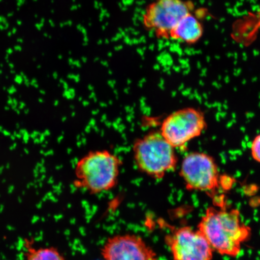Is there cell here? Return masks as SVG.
Listing matches in <instances>:
<instances>
[{
    "mask_svg": "<svg viewBox=\"0 0 260 260\" xmlns=\"http://www.w3.org/2000/svg\"><path fill=\"white\" fill-rule=\"evenodd\" d=\"M197 229L219 254L236 258L242 245L251 238L252 230L242 220L239 209L222 204L207 208Z\"/></svg>",
    "mask_w": 260,
    "mask_h": 260,
    "instance_id": "6da1fadb",
    "label": "cell"
},
{
    "mask_svg": "<svg viewBox=\"0 0 260 260\" xmlns=\"http://www.w3.org/2000/svg\"><path fill=\"white\" fill-rule=\"evenodd\" d=\"M122 161L107 150L90 151L77 162L74 169V186L91 194L113 189L118 184Z\"/></svg>",
    "mask_w": 260,
    "mask_h": 260,
    "instance_id": "7a4b0ae2",
    "label": "cell"
},
{
    "mask_svg": "<svg viewBox=\"0 0 260 260\" xmlns=\"http://www.w3.org/2000/svg\"><path fill=\"white\" fill-rule=\"evenodd\" d=\"M133 152L138 170L155 180H161L177 168L175 148L160 132H151L136 140Z\"/></svg>",
    "mask_w": 260,
    "mask_h": 260,
    "instance_id": "3957f363",
    "label": "cell"
},
{
    "mask_svg": "<svg viewBox=\"0 0 260 260\" xmlns=\"http://www.w3.org/2000/svg\"><path fill=\"white\" fill-rule=\"evenodd\" d=\"M194 9L191 0H153L145 9L142 24L156 38L169 40L175 26L185 16L194 11Z\"/></svg>",
    "mask_w": 260,
    "mask_h": 260,
    "instance_id": "277c9868",
    "label": "cell"
},
{
    "mask_svg": "<svg viewBox=\"0 0 260 260\" xmlns=\"http://www.w3.org/2000/svg\"><path fill=\"white\" fill-rule=\"evenodd\" d=\"M207 123L200 110L186 107L170 114L161 123L160 133L175 149L183 148L202 134Z\"/></svg>",
    "mask_w": 260,
    "mask_h": 260,
    "instance_id": "5b68a950",
    "label": "cell"
},
{
    "mask_svg": "<svg viewBox=\"0 0 260 260\" xmlns=\"http://www.w3.org/2000/svg\"><path fill=\"white\" fill-rule=\"evenodd\" d=\"M180 175L188 190L213 193L219 187L216 162L211 156L204 152H193L185 156Z\"/></svg>",
    "mask_w": 260,
    "mask_h": 260,
    "instance_id": "8992f818",
    "label": "cell"
},
{
    "mask_svg": "<svg viewBox=\"0 0 260 260\" xmlns=\"http://www.w3.org/2000/svg\"><path fill=\"white\" fill-rule=\"evenodd\" d=\"M173 260H213L214 250L199 230L175 228L165 237Z\"/></svg>",
    "mask_w": 260,
    "mask_h": 260,
    "instance_id": "52a82bcc",
    "label": "cell"
},
{
    "mask_svg": "<svg viewBox=\"0 0 260 260\" xmlns=\"http://www.w3.org/2000/svg\"><path fill=\"white\" fill-rule=\"evenodd\" d=\"M102 255L103 260H158L154 250L133 234L110 237L103 245Z\"/></svg>",
    "mask_w": 260,
    "mask_h": 260,
    "instance_id": "ba28073f",
    "label": "cell"
},
{
    "mask_svg": "<svg viewBox=\"0 0 260 260\" xmlns=\"http://www.w3.org/2000/svg\"><path fill=\"white\" fill-rule=\"evenodd\" d=\"M203 14V13H201ZM200 11L189 13L182 18L170 32L169 40L186 45H193L199 42L204 34Z\"/></svg>",
    "mask_w": 260,
    "mask_h": 260,
    "instance_id": "9c48e42d",
    "label": "cell"
},
{
    "mask_svg": "<svg viewBox=\"0 0 260 260\" xmlns=\"http://www.w3.org/2000/svg\"><path fill=\"white\" fill-rule=\"evenodd\" d=\"M25 260H67L53 246L35 247L30 240H25Z\"/></svg>",
    "mask_w": 260,
    "mask_h": 260,
    "instance_id": "30bf717a",
    "label": "cell"
},
{
    "mask_svg": "<svg viewBox=\"0 0 260 260\" xmlns=\"http://www.w3.org/2000/svg\"><path fill=\"white\" fill-rule=\"evenodd\" d=\"M251 150L253 158L256 161L260 162V134L253 139Z\"/></svg>",
    "mask_w": 260,
    "mask_h": 260,
    "instance_id": "8fae6325",
    "label": "cell"
}]
</instances>
